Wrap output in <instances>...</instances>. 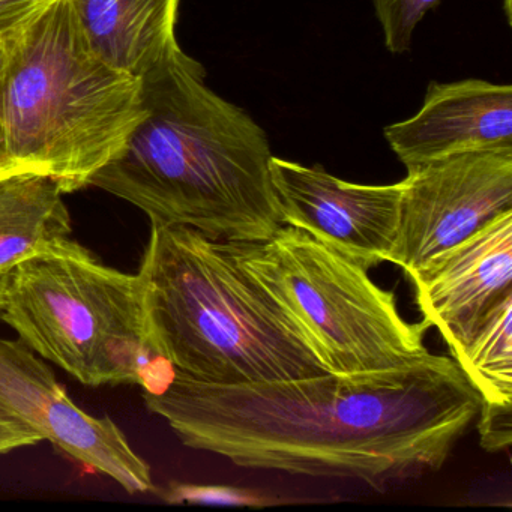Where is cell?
Segmentation results:
<instances>
[{"instance_id": "obj_19", "label": "cell", "mask_w": 512, "mask_h": 512, "mask_svg": "<svg viewBox=\"0 0 512 512\" xmlns=\"http://www.w3.org/2000/svg\"><path fill=\"white\" fill-rule=\"evenodd\" d=\"M38 442H41L40 434L7 413L0 412V454L23 446L37 445Z\"/></svg>"}, {"instance_id": "obj_2", "label": "cell", "mask_w": 512, "mask_h": 512, "mask_svg": "<svg viewBox=\"0 0 512 512\" xmlns=\"http://www.w3.org/2000/svg\"><path fill=\"white\" fill-rule=\"evenodd\" d=\"M140 82L145 115L89 187L218 241L271 238L283 223L265 130L212 92L179 44Z\"/></svg>"}, {"instance_id": "obj_18", "label": "cell", "mask_w": 512, "mask_h": 512, "mask_svg": "<svg viewBox=\"0 0 512 512\" xmlns=\"http://www.w3.org/2000/svg\"><path fill=\"white\" fill-rule=\"evenodd\" d=\"M49 0H0V44L19 31Z\"/></svg>"}, {"instance_id": "obj_8", "label": "cell", "mask_w": 512, "mask_h": 512, "mask_svg": "<svg viewBox=\"0 0 512 512\" xmlns=\"http://www.w3.org/2000/svg\"><path fill=\"white\" fill-rule=\"evenodd\" d=\"M0 412L128 493L154 488L151 467L131 448L121 427L109 416L98 418L80 409L49 365L20 340L0 338Z\"/></svg>"}, {"instance_id": "obj_15", "label": "cell", "mask_w": 512, "mask_h": 512, "mask_svg": "<svg viewBox=\"0 0 512 512\" xmlns=\"http://www.w3.org/2000/svg\"><path fill=\"white\" fill-rule=\"evenodd\" d=\"M373 4L386 49L398 55L410 49L416 26L440 0H373ZM503 10L512 25V0H503Z\"/></svg>"}, {"instance_id": "obj_5", "label": "cell", "mask_w": 512, "mask_h": 512, "mask_svg": "<svg viewBox=\"0 0 512 512\" xmlns=\"http://www.w3.org/2000/svg\"><path fill=\"white\" fill-rule=\"evenodd\" d=\"M0 317L83 385L134 383L158 394L175 377L149 337L140 275L103 265L71 238L11 271Z\"/></svg>"}, {"instance_id": "obj_14", "label": "cell", "mask_w": 512, "mask_h": 512, "mask_svg": "<svg viewBox=\"0 0 512 512\" xmlns=\"http://www.w3.org/2000/svg\"><path fill=\"white\" fill-rule=\"evenodd\" d=\"M452 359L482 404H512V296L491 311Z\"/></svg>"}, {"instance_id": "obj_13", "label": "cell", "mask_w": 512, "mask_h": 512, "mask_svg": "<svg viewBox=\"0 0 512 512\" xmlns=\"http://www.w3.org/2000/svg\"><path fill=\"white\" fill-rule=\"evenodd\" d=\"M64 191L38 173L0 178V272L44 253L73 233Z\"/></svg>"}, {"instance_id": "obj_12", "label": "cell", "mask_w": 512, "mask_h": 512, "mask_svg": "<svg viewBox=\"0 0 512 512\" xmlns=\"http://www.w3.org/2000/svg\"><path fill=\"white\" fill-rule=\"evenodd\" d=\"M92 52L107 65L143 79L178 46L179 0H71Z\"/></svg>"}, {"instance_id": "obj_6", "label": "cell", "mask_w": 512, "mask_h": 512, "mask_svg": "<svg viewBox=\"0 0 512 512\" xmlns=\"http://www.w3.org/2000/svg\"><path fill=\"white\" fill-rule=\"evenodd\" d=\"M233 253L301 326L329 373L358 374L409 364L428 352L430 326L410 323L368 268L292 226L259 242H232Z\"/></svg>"}, {"instance_id": "obj_3", "label": "cell", "mask_w": 512, "mask_h": 512, "mask_svg": "<svg viewBox=\"0 0 512 512\" xmlns=\"http://www.w3.org/2000/svg\"><path fill=\"white\" fill-rule=\"evenodd\" d=\"M139 275L149 337L178 373L220 385L329 373L301 326L241 268L232 242L151 221Z\"/></svg>"}, {"instance_id": "obj_7", "label": "cell", "mask_w": 512, "mask_h": 512, "mask_svg": "<svg viewBox=\"0 0 512 512\" xmlns=\"http://www.w3.org/2000/svg\"><path fill=\"white\" fill-rule=\"evenodd\" d=\"M512 211V148L451 155L407 169L400 223L386 262L404 274Z\"/></svg>"}, {"instance_id": "obj_11", "label": "cell", "mask_w": 512, "mask_h": 512, "mask_svg": "<svg viewBox=\"0 0 512 512\" xmlns=\"http://www.w3.org/2000/svg\"><path fill=\"white\" fill-rule=\"evenodd\" d=\"M383 134L406 169L451 155L512 148V88L476 79L431 83L419 112Z\"/></svg>"}, {"instance_id": "obj_1", "label": "cell", "mask_w": 512, "mask_h": 512, "mask_svg": "<svg viewBox=\"0 0 512 512\" xmlns=\"http://www.w3.org/2000/svg\"><path fill=\"white\" fill-rule=\"evenodd\" d=\"M146 407L188 448L247 469L386 487L436 472L481 397L448 356L358 374L220 385L176 371Z\"/></svg>"}, {"instance_id": "obj_10", "label": "cell", "mask_w": 512, "mask_h": 512, "mask_svg": "<svg viewBox=\"0 0 512 512\" xmlns=\"http://www.w3.org/2000/svg\"><path fill=\"white\" fill-rule=\"evenodd\" d=\"M407 277L422 320L440 332L454 358L512 296V211Z\"/></svg>"}, {"instance_id": "obj_4", "label": "cell", "mask_w": 512, "mask_h": 512, "mask_svg": "<svg viewBox=\"0 0 512 512\" xmlns=\"http://www.w3.org/2000/svg\"><path fill=\"white\" fill-rule=\"evenodd\" d=\"M0 112L13 173L89 187L145 115L142 82L92 52L71 0H49L4 43Z\"/></svg>"}, {"instance_id": "obj_17", "label": "cell", "mask_w": 512, "mask_h": 512, "mask_svg": "<svg viewBox=\"0 0 512 512\" xmlns=\"http://www.w3.org/2000/svg\"><path fill=\"white\" fill-rule=\"evenodd\" d=\"M481 446L488 452L508 449L512 442V404H482L476 416Z\"/></svg>"}, {"instance_id": "obj_16", "label": "cell", "mask_w": 512, "mask_h": 512, "mask_svg": "<svg viewBox=\"0 0 512 512\" xmlns=\"http://www.w3.org/2000/svg\"><path fill=\"white\" fill-rule=\"evenodd\" d=\"M164 499L169 503H191V505L262 506V497L253 491L227 485L187 484L172 482L164 490Z\"/></svg>"}, {"instance_id": "obj_9", "label": "cell", "mask_w": 512, "mask_h": 512, "mask_svg": "<svg viewBox=\"0 0 512 512\" xmlns=\"http://www.w3.org/2000/svg\"><path fill=\"white\" fill-rule=\"evenodd\" d=\"M269 170L283 226L304 230L365 268L386 262L397 238L403 181L352 184L323 167L274 155Z\"/></svg>"}, {"instance_id": "obj_20", "label": "cell", "mask_w": 512, "mask_h": 512, "mask_svg": "<svg viewBox=\"0 0 512 512\" xmlns=\"http://www.w3.org/2000/svg\"><path fill=\"white\" fill-rule=\"evenodd\" d=\"M5 50L4 44H0V82H2V73H4ZM14 175L11 170L10 160H8L7 146H5L4 128H2V112H0V178Z\"/></svg>"}, {"instance_id": "obj_21", "label": "cell", "mask_w": 512, "mask_h": 512, "mask_svg": "<svg viewBox=\"0 0 512 512\" xmlns=\"http://www.w3.org/2000/svg\"><path fill=\"white\" fill-rule=\"evenodd\" d=\"M10 274L11 272H0V313H2V308H4Z\"/></svg>"}]
</instances>
